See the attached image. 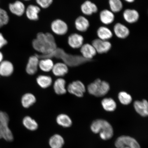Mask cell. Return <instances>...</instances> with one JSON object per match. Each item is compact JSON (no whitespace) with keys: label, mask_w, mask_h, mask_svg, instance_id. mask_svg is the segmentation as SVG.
<instances>
[{"label":"cell","mask_w":148,"mask_h":148,"mask_svg":"<svg viewBox=\"0 0 148 148\" xmlns=\"http://www.w3.org/2000/svg\"><path fill=\"white\" fill-rule=\"evenodd\" d=\"M36 99L34 94L27 92L22 96L21 102L24 108L28 109L33 106L36 102Z\"/></svg>","instance_id":"obj_24"},{"label":"cell","mask_w":148,"mask_h":148,"mask_svg":"<svg viewBox=\"0 0 148 148\" xmlns=\"http://www.w3.org/2000/svg\"><path fill=\"white\" fill-rule=\"evenodd\" d=\"M125 1L129 3H134L135 1V0H124Z\"/></svg>","instance_id":"obj_38"},{"label":"cell","mask_w":148,"mask_h":148,"mask_svg":"<svg viewBox=\"0 0 148 148\" xmlns=\"http://www.w3.org/2000/svg\"><path fill=\"white\" fill-rule=\"evenodd\" d=\"M24 1H31V0H24Z\"/></svg>","instance_id":"obj_39"},{"label":"cell","mask_w":148,"mask_h":148,"mask_svg":"<svg viewBox=\"0 0 148 148\" xmlns=\"http://www.w3.org/2000/svg\"><path fill=\"white\" fill-rule=\"evenodd\" d=\"M92 44L95 48L97 53L99 54L107 53L112 47V44L108 40L95 39L92 40Z\"/></svg>","instance_id":"obj_9"},{"label":"cell","mask_w":148,"mask_h":148,"mask_svg":"<svg viewBox=\"0 0 148 148\" xmlns=\"http://www.w3.org/2000/svg\"><path fill=\"white\" fill-rule=\"evenodd\" d=\"M123 16L125 21L130 24L136 23L140 18L138 11L134 9H127L124 11Z\"/></svg>","instance_id":"obj_16"},{"label":"cell","mask_w":148,"mask_h":148,"mask_svg":"<svg viewBox=\"0 0 148 148\" xmlns=\"http://www.w3.org/2000/svg\"><path fill=\"white\" fill-rule=\"evenodd\" d=\"M75 29L79 32H84L88 30L90 27V23L86 17L79 16L75 19Z\"/></svg>","instance_id":"obj_22"},{"label":"cell","mask_w":148,"mask_h":148,"mask_svg":"<svg viewBox=\"0 0 148 148\" xmlns=\"http://www.w3.org/2000/svg\"><path fill=\"white\" fill-rule=\"evenodd\" d=\"M36 54L39 58L46 57L51 58V57L55 56L62 59L64 60V62L67 64L68 66L73 67L80 66L92 61L87 60L83 58L81 55L69 54L66 53L63 49L58 47L53 53L48 55L42 56L38 54Z\"/></svg>","instance_id":"obj_2"},{"label":"cell","mask_w":148,"mask_h":148,"mask_svg":"<svg viewBox=\"0 0 148 148\" xmlns=\"http://www.w3.org/2000/svg\"><path fill=\"white\" fill-rule=\"evenodd\" d=\"M101 104L103 109L107 112H114L116 108L115 101L111 98H105L102 100Z\"/></svg>","instance_id":"obj_31"},{"label":"cell","mask_w":148,"mask_h":148,"mask_svg":"<svg viewBox=\"0 0 148 148\" xmlns=\"http://www.w3.org/2000/svg\"><path fill=\"white\" fill-rule=\"evenodd\" d=\"M97 33L98 38L103 40H108L113 36L111 29L105 26L99 27L98 29Z\"/></svg>","instance_id":"obj_26"},{"label":"cell","mask_w":148,"mask_h":148,"mask_svg":"<svg viewBox=\"0 0 148 148\" xmlns=\"http://www.w3.org/2000/svg\"><path fill=\"white\" fill-rule=\"evenodd\" d=\"M118 98L120 103L123 105H127L130 104L132 100V97L130 94L124 91L119 92L118 94Z\"/></svg>","instance_id":"obj_33"},{"label":"cell","mask_w":148,"mask_h":148,"mask_svg":"<svg viewBox=\"0 0 148 148\" xmlns=\"http://www.w3.org/2000/svg\"><path fill=\"white\" fill-rule=\"evenodd\" d=\"M88 93L97 97H101L106 95L110 89V84L104 81L97 79L90 83L88 86Z\"/></svg>","instance_id":"obj_4"},{"label":"cell","mask_w":148,"mask_h":148,"mask_svg":"<svg viewBox=\"0 0 148 148\" xmlns=\"http://www.w3.org/2000/svg\"><path fill=\"white\" fill-rule=\"evenodd\" d=\"M99 18L102 23L108 25L113 23L115 19V16L112 11L105 9L100 12Z\"/></svg>","instance_id":"obj_21"},{"label":"cell","mask_w":148,"mask_h":148,"mask_svg":"<svg viewBox=\"0 0 148 148\" xmlns=\"http://www.w3.org/2000/svg\"><path fill=\"white\" fill-rule=\"evenodd\" d=\"M81 10L85 15L90 16L97 12L98 8L95 3L88 0L84 1L81 5Z\"/></svg>","instance_id":"obj_19"},{"label":"cell","mask_w":148,"mask_h":148,"mask_svg":"<svg viewBox=\"0 0 148 148\" xmlns=\"http://www.w3.org/2000/svg\"><path fill=\"white\" fill-rule=\"evenodd\" d=\"M67 91L78 97H82L86 91L84 85L79 80L74 81L68 85Z\"/></svg>","instance_id":"obj_7"},{"label":"cell","mask_w":148,"mask_h":148,"mask_svg":"<svg viewBox=\"0 0 148 148\" xmlns=\"http://www.w3.org/2000/svg\"><path fill=\"white\" fill-rule=\"evenodd\" d=\"M40 8L38 5H30L25 9V13L28 19L32 21H36L39 19V14Z\"/></svg>","instance_id":"obj_17"},{"label":"cell","mask_w":148,"mask_h":148,"mask_svg":"<svg viewBox=\"0 0 148 148\" xmlns=\"http://www.w3.org/2000/svg\"><path fill=\"white\" fill-rule=\"evenodd\" d=\"M49 144L51 148H62L64 145V140L61 135L55 134L50 138Z\"/></svg>","instance_id":"obj_29"},{"label":"cell","mask_w":148,"mask_h":148,"mask_svg":"<svg viewBox=\"0 0 148 148\" xmlns=\"http://www.w3.org/2000/svg\"><path fill=\"white\" fill-rule=\"evenodd\" d=\"M3 60V55L2 53L0 51V63Z\"/></svg>","instance_id":"obj_37"},{"label":"cell","mask_w":148,"mask_h":148,"mask_svg":"<svg viewBox=\"0 0 148 148\" xmlns=\"http://www.w3.org/2000/svg\"><path fill=\"white\" fill-rule=\"evenodd\" d=\"M110 10L116 13L120 12L123 9V4L121 0H108Z\"/></svg>","instance_id":"obj_32"},{"label":"cell","mask_w":148,"mask_h":148,"mask_svg":"<svg viewBox=\"0 0 148 148\" xmlns=\"http://www.w3.org/2000/svg\"><path fill=\"white\" fill-rule=\"evenodd\" d=\"M51 71L55 76L62 77L68 73L69 68L64 62H58L54 64Z\"/></svg>","instance_id":"obj_18"},{"label":"cell","mask_w":148,"mask_h":148,"mask_svg":"<svg viewBox=\"0 0 148 148\" xmlns=\"http://www.w3.org/2000/svg\"><path fill=\"white\" fill-rule=\"evenodd\" d=\"M66 81L62 77H59L53 84V89L55 93L58 95H63L66 93Z\"/></svg>","instance_id":"obj_23"},{"label":"cell","mask_w":148,"mask_h":148,"mask_svg":"<svg viewBox=\"0 0 148 148\" xmlns=\"http://www.w3.org/2000/svg\"><path fill=\"white\" fill-rule=\"evenodd\" d=\"M80 49L81 56L87 60H92V58L97 54V52L92 44H83Z\"/></svg>","instance_id":"obj_12"},{"label":"cell","mask_w":148,"mask_h":148,"mask_svg":"<svg viewBox=\"0 0 148 148\" xmlns=\"http://www.w3.org/2000/svg\"><path fill=\"white\" fill-rule=\"evenodd\" d=\"M23 124L24 126L29 131H36L38 128V123L29 116H26L23 118Z\"/></svg>","instance_id":"obj_30"},{"label":"cell","mask_w":148,"mask_h":148,"mask_svg":"<svg viewBox=\"0 0 148 148\" xmlns=\"http://www.w3.org/2000/svg\"><path fill=\"white\" fill-rule=\"evenodd\" d=\"M113 31L116 36L122 39L127 38L130 34V31L128 28L120 23H116L114 25Z\"/></svg>","instance_id":"obj_15"},{"label":"cell","mask_w":148,"mask_h":148,"mask_svg":"<svg viewBox=\"0 0 148 148\" xmlns=\"http://www.w3.org/2000/svg\"><path fill=\"white\" fill-rule=\"evenodd\" d=\"M9 17L6 11L0 8V28L9 23Z\"/></svg>","instance_id":"obj_34"},{"label":"cell","mask_w":148,"mask_h":148,"mask_svg":"<svg viewBox=\"0 0 148 148\" xmlns=\"http://www.w3.org/2000/svg\"><path fill=\"white\" fill-rule=\"evenodd\" d=\"M39 58L36 54L29 57L25 68L26 72L27 74L33 75L37 73L39 68Z\"/></svg>","instance_id":"obj_10"},{"label":"cell","mask_w":148,"mask_h":148,"mask_svg":"<svg viewBox=\"0 0 148 148\" xmlns=\"http://www.w3.org/2000/svg\"><path fill=\"white\" fill-rule=\"evenodd\" d=\"M14 66L12 63L8 60H3L0 63V76L4 77L10 76L13 73Z\"/></svg>","instance_id":"obj_13"},{"label":"cell","mask_w":148,"mask_h":148,"mask_svg":"<svg viewBox=\"0 0 148 148\" xmlns=\"http://www.w3.org/2000/svg\"><path fill=\"white\" fill-rule=\"evenodd\" d=\"M8 7L10 12L14 15L21 16L25 13V5L21 1H16L14 3H10Z\"/></svg>","instance_id":"obj_14"},{"label":"cell","mask_w":148,"mask_h":148,"mask_svg":"<svg viewBox=\"0 0 148 148\" xmlns=\"http://www.w3.org/2000/svg\"><path fill=\"white\" fill-rule=\"evenodd\" d=\"M36 81L38 86L42 88L46 89L51 86L53 83V79L50 76L40 75L36 79Z\"/></svg>","instance_id":"obj_27"},{"label":"cell","mask_w":148,"mask_h":148,"mask_svg":"<svg viewBox=\"0 0 148 148\" xmlns=\"http://www.w3.org/2000/svg\"><path fill=\"white\" fill-rule=\"evenodd\" d=\"M54 64V62L51 58H42L39 62L38 68L42 71L49 73L52 71Z\"/></svg>","instance_id":"obj_25"},{"label":"cell","mask_w":148,"mask_h":148,"mask_svg":"<svg viewBox=\"0 0 148 148\" xmlns=\"http://www.w3.org/2000/svg\"><path fill=\"white\" fill-rule=\"evenodd\" d=\"M56 121L59 125L65 128L69 127L73 124L71 118L67 114H58L56 118Z\"/></svg>","instance_id":"obj_28"},{"label":"cell","mask_w":148,"mask_h":148,"mask_svg":"<svg viewBox=\"0 0 148 148\" xmlns=\"http://www.w3.org/2000/svg\"><path fill=\"white\" fill-rule=\"evenodd\" d=\"M135 110L140 115L146 117L148 115V103L147 100L136 101L134 103Z\"/></svg>","instance_id":"obj_20"},{"label":"cell","mask_w":148,"mask_h":148,"mask_svg":"<svg viewBox=\"0 0 148 148\" xmlns=\"http://www.w3.org/2000/svg\"><path fill=\"white\" fill-rule=\"evenodd\" d=\"M36 1L40 8L47 9L52 4L53 0H36Z\"/></svg>","instance_id":"obj_35"},{"label":"cell","mask_w":148,"mask_h":148,"mask_svg":"<svg viewBox=\"0 0 148 148\" xmlns=\"http://www.w3.org/2000/svg\"><path fill=\"white\" fill-rule=\"evenodd\" d=\"M51 28L52 31L54 34L60 36L65 35L68 31L67 23L63 20L58 18L51 22Z\"/></svg>","instance_id":"obj_8"},{"label":"cell","mask_w":148,"mask_h":148,"mask_svg":"<svg viewBox=\"0 0 148 148\" xmlns=\"http://www.w3.org/2000/svg\"><path fill=\"white\" fill-rule=\"evenodd\" d=\"M9 116L6 112L0 110V139L3 138L8 142L14 140V136L8 126Z\"/></svg>","instance_id":"obj_5"},{"label":"cell","mask_w":148,"mask_h":148,"mask_svg":"<svg viewBox=\"0 0 148 148\" xmlns=\"http://www.w3.org/2000/svg\"><path fill=\"white\" fill-rule=\"evenodd\" d=\"M32 47L39 55L45 56L51 54L57 46L54 36L51 33L40 32L33 40Z\"/></svg>","instance_id":"obj_1"},{"label":"cell","mask_w":148,"mask_h":148,"mask_svg":"<svg viewBox=\"0 0 148 148\" xmlns=\"http://www.w3.org/2000/svg\"><path fill=\"white\" fill-rule=\"evenodd\" d=\"M84 37L77 33L70 34L68 38V45L73 49H80L84 44Z\"/></svg>","instance_id":"obj_11"},{"label":"cell","mask_w":148,"mask_h":148,"mask_svg":"<svg viewBox=\"0 0 148 148\" xmlns=\"http://www.w3.org/2000/svg\"><path fill=\"white\" fill-rule=\"evenodd\" d=\"M8 44V41L5 38L2 33L0 32V49Z\"/></svg>","instance_id":"obj_36"},{"label":"cell","mask_w":148,"mask_h":148,"mask_svg":"<svg viewBox=\"0 0 148 148\" xmlns=\"http://www.w3.org/2000/svg\"><path fill=\"white\" fill-rule=\"evenodd\" d=\"M90 129L95 134H99L102 139H110L113 136L114 130L110 124L106 120L98 119L94 120L90 126Z\"/></svg>","instance_id":"obj_3"},{"label":"cell","mask_w":148,"mask_h":148,"mask_svg":"<svg viewBox=\"0 0 148 148\" xmlns=\"http://www.w3.org/2000/svg\"><path fill=\"white\" fill-rule=\"evenodd\" d=\"M115 145L116 148H141L135 139L128 136L119 137L116 140Z\"/></svg>","instance_id":"obj_6"}]
</instances>
